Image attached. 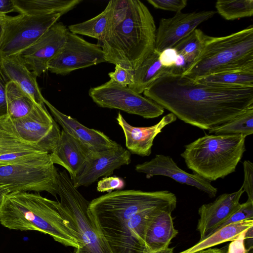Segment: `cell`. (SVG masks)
<instances>
[{
  "mask_svg": "<svg viewBox=\"0 0 253 253\" xmlns=\"http://www.w3.org/2000/svg\"><path fill=\"white\" fill-rule=\"evenodd\" d=\"M177 118L211 130L253 108V87H231L199 84L169 71L143 92Z\"/></svg>",
  "mask_w": 253,
  "mask_h": 253,
  "instance_id": "cell-1",
  "label": "cell"
},
{
  "mask_svg": "<svg viewBox=\"0 0 253 253\" xmlns=\"http://www.w3.org/2000/svg\"><path fill=\"white\" fill-rule=\"evenodd\" d=\"M156 28L138 0H113L106 34L98 42L106 62L134 71L154 50Z\"/></svg>",
  "mask_w": 253,
  "mask_h": 253,
  "instance_id": "cell-2",
  "label": "cell"
},
{
  "mask_svg": "<svg viewBox=\"0 0 253 253\" xmlns=\"http://www.w3.org/2000/svg\"><path fill=\"white\" fill-rule=\"evenodd\" d=\"M174 194L167 191L116 190L89 202L90 218L111 252L124 235L127 222L137 213L158 208L171 213L176 206Z\"/></svg>",
  "mask_w": 253,
  "mask_h": 253,
  "instance_id": "cell-3",
  "label": "cell"
},
{
  "mask_svg": "<svg viewBox=\"0 0 253 253\" xmlns=\"http://www.w3.org/2000/svg\"><path fill=\"white\" fill-rule=\"evenodd\" d=\"M0 223L9 229L39 231L65 246L81 248L75 229L59 212L56 201L43 197L39 192L3 194Z\"/></svg>",
  "mask_w": 253,
  "mask_h": 253,
  "instance_id": "cell-4",
  "label": "cell"
},
{
  "mask_svg": "<svg viewBox=\"0 0 253 253\" xmlns=\"http://www.w3.org/2000/svg\"><path fill=\"white\" fill-rule=\"evenodd\" d=\"M246 137L206 134L186 145L180 155L193 173L215 181L235 171L246 151Z\"/></svg>",
  "mask_w": 253,
  "mask_h": 253,
  "instance_id": "cell-5",
  "label": "cell"
},
{
  "mask_svg": "<svg viewBox=\"0 0 253 253\" xmlns=\"http://www.w3.org/2000/svg\"><path fill=\"white\" fill-rule=\"evenodd\" d=\"M253 70V25L229 35L209 36L198 57L182 75L192 81L214 73Z\"/></svg>",
  "mask_w": 253,
  "mask_h": 253,
  "instance_id": "cell-6",
  "label": "cell"
},
{
  "mask_svg": "<svg viewBox=\"0 0 253 253\" xmlns=\"http://www.w3.org/2000/svg\"><path fill=\"white\" fill-rule=\"evenodd\" d=\"M57 207L72 224L77 233L81 248L76 253H112L106 242L95 229L88 214L90 201L75 188L66 170L58 171Z\"/></svg>",
  "mask_w": 253,
  "mask_h": 253,
  "instance_id": "cell-7",
  "label": "cell"
},
{
  "mask_svg": "<svg viewBox=\"0 0 253 253\" xmlns=\"http://www.w3.org/2000/svg\"><path fill=\"white\" fill-rule=\"evenodd\" d=\"M58 173L50 154L39 159L0 166V188L9 192L45 191L57 199Z\"/></svg>",
  "mask_w": 253,
  "mask_h": 253,
  "instance_id": "cell-8",
  "label": "cell"
},
{
  "mask_svg": "<svg viewBox=\"0 0 253 253\" xmlns=\"http://www.w3.org/2000/svg\"><path fill=\"white\" fill-rule=\"evenodd\" d=\"M62 16L60 13L3 15L0 57L20 54L37 42Z\"/></svg>",
  "mask_w": 253,
  "mask_h": 253,
  "instance_id": "cell-9",
  "label": "cell"
},
{
  "mask_svg": "<svg viewBox=\"0 0 253 253\" xmlns=\"http://www.w3.org/2000/svg\"><path fill=\"white\" fill-rule=\"evenodd\" d=\"M88 94L98 106L116 109L126 113L153 119L162 115L164 109L153 100L129 88L109 80L100 85L91 87Z\"/></svg>",
  "mask_w": 253,
  "mask_h": 253,
  "instance_id": "cell-10",
  "label": "cell"
},
{
  "mask_svg": "<svg viewBox=\"0 0 253 253\" xmlns=\"http://www.w3.org/2000/svg\"><path fill=\"white\" fill-rule=\"evenodd\" d=\"M13 129L24 141L51 153L57 145L61 130L45 104H37L26 116L11 120Z\"/></svg>",
  "mask_w": 253,
  "mask_h": 253,
  "instance_id": "cell-11",
  "label": "cell"
},
{
  "mask_svg": "<svg viewBox=\"0 0 253 253\" xmlns=\"http://www.w3.org/2000/svg\"><path fill=\"white\" fill-rule=\"evenodd\" d=\"M103 62L106 61L99 44L89 42L68 31L63 48L49 62L48 70L64 76Z\"/></svg>",
  "mask_w": 253,
  "mask_h": 253,
  "instance_id": "cell-12",
  "label": "cell"
},
{
  "mask_svg": "<svg viewBox=\"0 0 253 253\" xmlns=\"http://www.w3.org/2000/svg\"><path fill=\"white\" fill-rule=\"evenodd\" d=\"M68 30L62 22L53 25L33 45L19 55L37 77L48 70L49 62L62 51Z\"/></svg>",
  "mask_w": 253,
  "mask_h": 253,
  "instance_id": "cell-13",
  "label": "cell"
},
{
  "mask_svg": "<svg viewBox=\"0 0 253 253\" xmlns=\"http://www.w3.org/2000/svg\"><path fill=\"white\" fill-rule=\"evenodd\" d=\"M214 10L183 13L178 12L172 17L162 18L156 30L154 50L160 53L173 47L190 34L202 23L212 17Z\"/></svg>",
  "mask_w": 253,
  "mask_h": 253,
  "instance_id": "cell-14",
  "label": "cell"
},
{
  "mask_svg": "<svg viewBox=\"0 0 253 253\" xmlns=\"http://www.w3.org/2000/svg\"><path fill=\"white\" fill-rule=\"evenodd\" d=\"M131 162V153L120 144L117 147L102 151H90L81 173L72 180L77 188L88 186L101 177H108L122 166Z\"/></svg>",
  "mask_w": 253,
  "mask_h": 253,
  "instance_id": "cell-15",
  "label": "cell"
},
{
  "mask_svg": "<svg viewBox=\"0 0 253 253\" xmlns=\"http://www.w3.org/2000/svg\"><path fill=\"white\" fill-rule=\"evenodd\" d=\"M135 169L138 172L145 173L147 178L156 175L169 177L180 183L195 187L208 194L211 198L214 197L218 191L211 182L179 168L169 156L157 154L151 160L136 165Z\"/></svg>",
  "mask_w": 253,
  "mask_h": 253,
  "instance_id": "cell-16",
  "label": "cell"
},
{
  "mask_svg": "<svg viewBox=\"0 0 253 253\" xmlns=\"http://www.w3.org/2000/svg\"><path fill=\"white\" fill-rule=\"evenodd\" d=\"M49 154L21 138L8 116L0 118V166L39 159Z\"/></svg>",
  "mask_w": 253,
  "mask_h": 253,
  "instance_id": "cell-17",
  "label": "cell"
},
{
  "mask_svg": "<svg viewBox=\"0 0 253 253\" xmlns=\"http://www.w3.org/2000/svg\"><path fill=\"white\" fill-rule=\"evenodd\" d=\"M244 193L242 187L237 191L219 195L213 202L202 205L198 210L200 218L197 230L201 241L214 233L241 206L239 200Z\"/></svg>",
  "mask_w": 253,
  "mask_h": 253,
  "instance_id": "cell-18",
  "label": "cell"
},
{
  "mask_svg": "<svg viewBox=\"0 0 253 253\" xmlns=\"http://www.w3.org/2000/svg\"><path fill=\"white\" fill-rule=\"evenodd\" d=\"M177 119L171 113L164 116L156 124L146 127H136L128 124L120 112L116 118L125 137L127 149L133 154L142 157L149 156L152 152L153 141L164 127Z\"/></svg>",
  "mask_w": 253,
  "mask_h": 253,
  "instance_id": "cell-19",
  "label": "cell"
},
{
  "mask_svg": "<svg viewBox=\"0 0 253 253\" xmlns=\"http://www.w3.org/2000/svg\"><path fill=\"white\" fill-rule=\"evenodd\" d=\"M44 103L63 130L82 143L89 150L105 151L117 147L120 145L103 132L87 127L71 116L62 113L45 99Z\"/></svg>",
  "mask_w": 253,
  "mask_h": 253,
  "instance_id": "cell-20",
  "label": "cell"
},
{
  "mask_svg": "<svg viewBox=\"0 0 253 253\" xmlns=\"http://www.w3.org/2000/svg\"><path fill=\"white\" fill-rule=\"evenodd\" d=\"M90 151L62 129L56 146L50 153V159L54 165L57 164L65 168L73 180L83 170Z\"/></svg>",
  "mask_w": 253,
  "mask_h": 253,
  "instance_id": "cell-21",
  "label": "cell"
},
{
  "mask_svg": "<svg viewBox=\"0 0 253 253\" xmlns=\"http://www.w3.org/2000/svg\"><path fill=\"white\" fill-rule=\"evenodd\" d=\"M0 58L2 69L10 81L15 83L36 103L45 104V98L37 81V76L29 69L22 57L18 54Z\"/></svg>",
  "mask_w": 253,
  "mask_h": 253,
  "instance_id": "cell-22",
  "label": "cell"
},
{
  "mask_svg": "<svg viewBox=\"0 0 253 253\" xmlns=\"http://www.w3.org/2000/svg\"><path fill=\"white\" fill-rule=\"evenodd\" d=\"M170 212L159 210L151 218L146 230L145 244L147 250L158 251L169 248L178 234Z\"/></svg>",
  "mask_w": 253,
  "mask_h": 253,
  "instance_id": "cell-23",
  "label": "cell"
},
{
  "mask_svg": "<svg viewBox=\"0 0 253 253\" xmlns=\"http://www.w3.org/2000/svg\"><path fill=\"white\" fill-rule=\"evenodd\" d=\"M160 53L154 50L134 71L133 81L128 87L141 94L157 78L171 70L161 63Z\"/></svg>",
  "mask_w": 253,
  "mask_h": 253,
  "instance_id": "cell-24",
  "label": "cell"
},
{
  "mask_svg": "<svg viewBox=\"0 0 253 253\" xmlns=\"http://www.w3.org/2000/svg\"><path fill=\"white\" fill-rule=\"evenodd\" d=\"M16 12L20 14L41 15L60 13L73 9L82 0H13Z\"/></svg>",
  "mask_w": 253,
  "mask_h": 253,
  "instance_id": "cell-25",
  "label": "cell"
},
{
  "mask_svg": "<svg viewBox=\"0 0 253 253\" xmlns=\"http://www.w3.org/2000/svg\"><path fill=\"white\" fill-rule=\"evenodd\" d=\"M253 227V219H247L222 227L204 240L199 241L192 247L179 253H193L211 248L221 243L232 241L243 232Z\"/></svg>",
  "mask_w": 253,
  "mask_h": 253,
  "instance_id": "cell-26",
  "label": "cell"
},
{
  "mask_svg": "<svg viewBox=\"0 0 253 253\" xmlns=\"http://www.w3.org/2000/svg\"><path fill=\"white\" fill-rule=\"evenodd\" d=\"M194 82L199 84L221 87H253V70H234L211 74Z\"/></svg>",
  "mask_w": 253,
  "mask_h": 253,
  "instance_id": "cell-27",
  "label": "cell"
},
{
  "mask_svg": "<svg viewBox=\"0 0 253 253\" xmlns=\"http://www.w3.org/2000/svg\"><path fill=\"white\" fill-rule=\"evenodd\" d=\"M7 116L11 120L29 114L37 103L15 83L10 81L6 86Z\"/></svg>",
  "mask_w": 253,
  "mask_h": 253,
  "instance_id": "cell-28",
  "label": "cell"
},
{
  "mask_svg": "<svg viewBox=\"0 0 253 253\" xmlns=\"http://www.w3.org/2000/svg\"><path fill=\"white\" fill-rule=\"evenodd\" d=\"M113 6V0L109 1L104 10L89 20L68 27L69 32L76 35L95 38L99 42L103 39L108 25Z\"/></svg>",
  "mask_w": 253,
  "mask_h": 253,
  "instance_id": "cell-29",
  "label": "cell"
},
{
  "mask_svg": "<svg viewBox=\"0 0 253 253\" xmlns=\"http://www.w3.org/2000/svg\"><path fill=\"white\" fill-rule=\"evenodd\" d=\"M210 134L238 135L247 136L253 133V108L234 119L209 130Z\"/></svg>",
  "mask_w": 253,
  "mask_h": 253,
  "instance_id": "cell-30",
  "label": "cell"
},
{
  "mask_svg": "<svg viewBox=\"0 0 253 253\" xmlns=\"http://www.w3.org/2000/svg\"><path fill=\"white\" fill-rule=\"evenodd\" d=\"M208 36L200 29H196L173 47L178 54L184 57L189 66L200 54Z\"/></svg>",
  "mask_w": 253,
  "mask_h": 253,
  "instance_id": "cell-31",
  "label": "cell"
},
{
  "mask_svg": "<svg viewBox=\"0 0 253 253\" xmlns=\"http://www.w3.org/2000/svg\"><path fill=\"white\" fill-rule=\"evenodd\" d=\"M216 12L227 20L251 17L253 15V0H218Z\"/></svg>",
  "mask_w": 253,
  "mask_h": 253,
  "instance_id": "cell-32",
  "label": "cell"
},
{
  "mask_svg": "<svg viewBox=\"0 0 253 253\" xmlns=\"http://www.w3.org/2000/svg\"><path fill=\"white\" fill-rule=\"evenodd\" d=\"M253 218V201L249 199L244 203L241 204L239 209L227 220L222 223L216 230H218L227 225Z\"/></svg>",
  "mask_w": 253,
  "mask_h": 253,
  "instance_id": "cell-33",
  "label": "cell"
},
{
  "mask_svg": "<svg viewBox=\"0 0 253 253\" xmlns=\"http://www.w3.org/2000/svg\"><path fill=\"white\" fill-rule=\"evenodd\" d=\"M110 81L115 84L128 86L132 84L134 77V71L116 65L115 71L108 74Z\"/></svg>",
  "mask_w": 253,
  "mask_h": 253,
  "instance_id": "cell-34",
  "label": "cell"
},
{
  "mask_svg": "<svg viewBox=\"0 0 253 253\" xmlns=\"http://www.w3.org/2000/svg\"><path fill=\"white\" fill-rule=\"evenodd\" d=\"M125 186L123 179L118 176H108L103 178L97 183V190L100 192L110 193L114 190H120Z\"/></svg>",
  "mask_w": 253,
  "mask_h": 253,
  "instance_id": "cell-35",
  "label": "cell"
},
{
  "mask_svg": "<svg viewBox=\"0 0 253 253\" xmlns=\"http://www.w3.org/2000/svg\"><path fill=\"white\" fill-rule=\"evenodd\" d=\"M148 2L157 9L180 12L187 5V0H148Z\"/></svg>",
  "mask_w": 253,
  "mask_h": 253,
  "instance_id": "cell-36",
  "label": "cell"
},
{
  "mask_svg": "<svg viewBox=\"0 0 253 253\" xmlns=\"http://www.w3.org/2000/svg\"><path fill=\"white\" fill-rule=\"evenodd\" d=\"M244 179L241 186L244 192H246L248 199L253 201V164L249 160L243 162Z\"/></svg>",
  "mask_w": 253,
  "mask_h": 253,
  "instance_id": "cell-37",
  "label": "cell"
},
{
  "mask_svg": "<svg viewBox=\"0 0 253 253\" xmlns=\"http://www.w3.org/2000/svg\"><path fill=\"white\" fill-rule=\"evenodd\" d=\"M9 81L2 69L0 58V118L7 116L6 86Z\"/></svg>",
  "mask_w": 253,
  "mask_h": 253,
  "instance_id": "cell-38",
  "label": "cell"
},
{
  "mask_svg": "<svg viewBox=\"0 0 253 253\" xmlns=\"http://www.w3.org/2000/svg\"><path fill=\"white\" fill-rule=\"evenodd\" d=\"M178 53L173 47L168 48L160 53L159 60L161 64L167 68H172L175 64Z\"/></svg>",
  "mask_w": 253,
  "mask_h": 253,
  "instance_id": "cell-39",
  "label": "cell"
},
{
  "mask_svg": "<svg viewBox=\"0 0 253 253\" xmlns=\"http://www.w3.org/2000/svg\"><path fill=\"white\" fill-rule=\"evenodd\" d=\"M246 231L242 233L238 238L232 241L226 253H247V250L244 245Z\"/></svg>",
  "mask_w": 253,
  "mask_h": 253,
  "instance_id": "cell-40",
  "label": "cell"
},
{
  "mask_svg": "<svg viewBox=\"0 0 253 253\" xmlns=\"http://www.w3.org/2000/svg\"><path fill=\"white\" fill-rule=\"evenodd\" d=\"M16 12V9L13 0H0V14H6Z\"/></svg>",
  "mask_w": 253,
  "mask_h": 253,
  "instance_id": "cell-41",
  "label": "cell"
},
{
  "mask_svg": "<svg viewBox=\"0 0 253 253\" xmlns=\"http://www.w3.org/2000/svg\"><path fill=\"white\" fill-rule=\"evenodd\" d=\"M226 251L223 249L208 248L193 253H226Z\"/></svg>",
  "mask_w": 253,
  "mask_h": 253,
  "instance_id": "cell-42",
  "label": "cell"
},
{
  "mask_svg": "<svg viewBox=\"0 0 253 253\" xmlns=\"http://www.w3.org/2000/svg\"><path fill=\"white\" fill-rule=\"evenodd\" d=\"M143 253H173V248H170L169 247L166 249L155 251L146 250Z\"/></svg>",
  "mask_w": 253,
  "mask_h": 253,
  "instance_id": "cell-43",
  "label": "cell"
},
{
  "mask_svg": "<svg viewBox=\"0 0 253 253\" xmlns=\"http://www.w3.org/2000/svg\"><path fill=\"white\" fill-rule=\"evenodd\" d=\"M9 192L8 190L3 189V188H0V203L2 198V196L3 194Z\"/></svg>",
  "mask_w": 253,
  "mask_h": 253,
  "instance_id": "cell-44",
  "label": "cell"
},
{
  "mask_svg": "<svg viewBox=\"0 0 253 253\" xmlns=\"http://www.w3.org/2000/svg\"><path fill=\"white\" fill-rule=\"evenodd\" d=\"M2 26L0 23V43L1 40V38H2Z\"/></svg>",
  "mask_w": 253,
  "mask_h": 253,
  "instance_id": "cell-45",
  "label": "cell"
},
{
  "mask_svg": "<svg viewBox=\"0 0 253 253\" xmlns=\"http://www.w3.org/2000/svg\"><path fill=\"white\" fill-rule=\"evenodd\" d=\"M3 16V15H2L1 14H0V19L1 18H2V17Z\"/></svg>",
  "mask_w": 253,
  "mask_h": 253,
  "instance_id": "cell-46",
  "label": "cell"
},
{
  "mask_svg": "<svg viewBox=\"0 0 253 253\" xmlns=\"http://www.w3.org/2000/svg\"></svg>",
  "mask_w": 253,
  "mask_h": 253,
  "instance_id": "cell-47",
  "label": "cell"
}]
</instances>
